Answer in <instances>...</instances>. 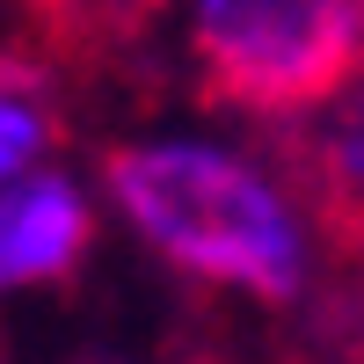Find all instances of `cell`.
I'll use <instances>...</instances> for the list:
<instances>
[{"mask_svg": "<svg viewBox=\"0 0 364 364\" xmlns=\"http://www.w3.org/2000/svg\"><path fill=\"white\" fill-rule=\"evenodd\" d=\"M58 146V73L44 51H0V190Z\"/></svg>", "mask_w": 364, "mask_h": 364, "instance_id": "obj_6", "label": "cell"}, {"mask_svg": "<svg viewBox=\"0 0 364 364\" xmlns=\"http://www.w3.org/2000/svg\"><path fill=\"white\" fill-rule=\"evenodd\" d=\"M350 248H357V255H364V226H357V233H350Z\"/></svg>", "mask_w": 364, "mask_h": 364, "instance_id": "obj_7", "label": "cell"}, {"mask_svg": "<svg viewBox=\"0 0 364 364\" xmlns=\"http://www.w3.org/2000/svg\"><path fill=\"white\" fill-rule=\"evenodd\" d=\"M190 73L255 124L321 117L364 80V0H190Z\"/></svg>", "mask_w": 364, "mask_h": 364, "instance_id": "obj_2", "label": "cell"}, {"mask_svg": "<svg viewBox=\"0 0 364 364\" xmlns=\"http://www.w3.org/2000/svg\"><path fill=\"white\" fill-rule=\"evenodd\" d=\"M168 0H22L29 51H44L51 66H95V58L139 44Z\"/></svg>", "mask_w": 364, "mask_h": 364, "instance_id": "obj_5", "label": "cell"}, {"mask_svg": "<svg viewBox=\"0 0 364 364\" xmlns=\"http://www.w3.org/2000/svg\"><path fill=\"white\" fill-rule=\"evenodd\" d=\"M299 190L314 211L336 219L350 240L364 226V80L350 95H336L321 117H306V146H299Z\"/></svg>", "mask_w": 364, "mask_h": 364, "instance_id": "obj_4", "label": "cell"}, {"mask_svg": "<svg viewBox=\"0 0 364 364\" xmlns=\"http://www.w3.org/2000/svg\"><path fill=\"white\" fill-rule=\"evenodd\" d=\"M95 248V204L73 175L37 168L0 190V291L66 284Z\"/></svg>", "mask_w": 364, "mask_h": 364, "instance_id": "obj_3", "label": "cell"}, {"mask_svg": "<svg viewBox=\"0 0 364 364\" xmlns=\"http://www.w3.org/2000/svg\"><path fill=\"white\" fill-rule=\"evenodd\" d=\"M102 190L175 277L299 306L314 284V204L299 175L190 132H139L102 154Z\"/></svg>", "mask_w": 364, "mask_h": 364, "instance_id": "obj_1", "label": "cell"}]
</instances>
